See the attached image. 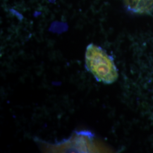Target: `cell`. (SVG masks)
<instances>
[{
    "label": "cell",
    "mask_w": 153,
    "mask_h": 153,
    "mask_svg": "<svg viewBox=\"0 0 153 153\" xmlns=\"http://www.w3.org/2000/svg\"><path fill=\"white\" fill-rule=\"evenodd\" d=\"M88 70L99 82L111 84L118 78V72L113 59L105 51L94 44H89L85 54Z\"/></svg>",
    "instance_id": "cell-1"
},
{
    "label": "cell",
    "mask_w": 153,
    "mask_h": 153,
    "mask_svg": "<svg viewBox=\"0 0 153 153\" xmlns=\"http://www.w3.org/2000/svg\"><path fill=\"white\" fill-rule=\"evenodd\" d=\"M126 9L135 13L146 14L153 10V0H124Z\"/></svg>",
    "instance_id": "cell-2"
}]
</instances>
